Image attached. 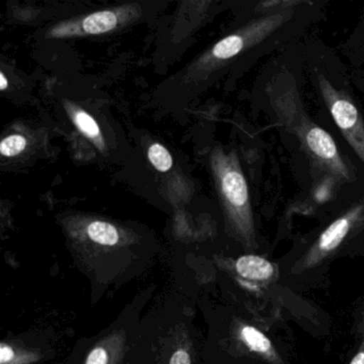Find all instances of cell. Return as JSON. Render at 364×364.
<instances>
[{"mask_svg":"<svg viewBox=\"0 0 364 364\" xmlns=\"http://www.w3.org/2000/svg\"><path fill=\"white\" fill-rule=\"evenodd\" d=\"M8 88V80L5 74L0 73V90L5 91Z\"/></svg>","mask_w":364,"mask_h":364,"instance_id":"5bb4252c","label":"cell"},{"mask_svg":"<svg viewBox=\"0 0 364 364\" xmlns=\"http://www.w3.org/2000/svg\"><path fill=\"white\" fill-rule=\"evenodd\" d=\"M268 104L281 127L299 142L312 168L336 183L355 180L350 166L341 154L333 138L308 116L289 72L272 76L265 89Z\"/></svg>","mask_w":364,"mask_h":364,"instance_id":"6da1fadb","label":"cell"},{"mask_svg":"<svg viewBox=\"0 0 364 364\" xmlns=\"http://www.w3.org/2000/svg\"><path fill=\"white\" fill-rule=\"evenodd\" d=\"M236 272L249 280H267L274 274V267L267 259L257 255H244L236 261Z\"/></svg>","mask_w":364,"mask_h":364,"instance_id":"ba28073f","label":"cell"},{"mask_svg":"<svg viewBox=\"0 0 364 364\" xmlns=\"http://www.w3.org/2000/svg\"><path fill=\"white\" fill-rule=\"evenodd\" d=\"M144 364H201L188 314L168 312L149 321Z\"/></svg>","mask_w":364,"mask_h":364,"instance_id":"277c9868","label":"cell"},{"mask_svg":"<svg viewBox=\"0 0 364 364\" xmlns=\"http://www.w3.org/2000/svg\"><path fill=\"white\" fill-rule=\"evenodd\" d=\"M317 88L347 144L364 165V119L349 95L336 88L323 73H317Z\"/></svg>","mask_w":364,"mask_h":364,"instance_id":"8992f818","label":"cell"},{"mask_svg":"<svg viewBox=\"0 0 364 364\" xmlns=\"http://www.w3.org/2000/svg\"><path fill=\"white\" fill-rule=\"evenodd\" d=\"M73 242L75 266L90 281L92 301L148 267L146 259L132 250L134 242L124 240L120 229L107 221H90L73 235Z\"/></svg>","mask_w":364,"mask_h":364,"instance_id":"7a4b0ae2","label":"cell"},{"mask_svg":"<svg viewBox=\"0 0 364 364\" xmlns=\"http://www.w3.org/2000/svg\"><path fill=\"white\" fill-rule=\"evenodd\" d=\"M42 353L14 341H4L0 345V364H27L39 361Z\"/></svg>","mask_w":364,"mask_h":364,"instance_id":"30bf717a","label":"cell"},{"mask_svg":"<svg viewBox=\"0 0 364 364\" xmlns=\"http://www.w3.org/2000/svg\"><path fill=\"white\" fill-rule=\"evenodd\" d=\"M148 157L150 163L155 169L161 172H167L173 166V159L169 151L159 144H154L148 151Z\"/></svg>","mask_w":364,"mask_h":364,"instance_id":"7c38bea8","label":"cell"},{"mask_svg":"<svg viewBox=\"0 0 364 364\" xmlns=\"http://www.w3.org/2000/svg\"><path fill=\"white\" fill-rule=\"evenodd\" d=\"M350 364H364V353H359L355 358Z\"/></svg>","mask_w":364,"mask_h":364,"instance_id":"9a60e30c","label":"cell"},{"mask_svg":"<svg viewBox=\"0 0 364 364\" xmlns=\"http://www.w3.org/2000/svg\"><path fill=\"white\" fill-rule=\"evenodd\" d=\"M119 16L117 12L106 10V11L95 12L85 18L78 26L69 23L68 25H61L52 31V37H65L77 33L86 35H102L114 31L118 26Z\"/></svg>","mask_w":364,"mask_h":364,"instance_id":"52a82bcc","label":"cell"},{"mask_svg":"<svg viewBox=\"0 0 364 364\" xmlns=\"http://www.w3.org/2000/svg\"><path fill=\"white\" fill-rule=\"evenodd\" d=\"M149 296L136 298L109 327L76 347L65 364H144L149 321L140 311Z\"/></svg>","mask_w":364,"mask_h":364,"instance_id":"3957f363","label":"cell"},{"mask_svg":"<svg viewBox=\"0 0 364 364\" xmlns=\"http://www.w3.org/2000/svg\"><path fill=\"white\" fill-rule=\"evenodd\" d=\"M240 336L245 344L251 349V350L257 351V353H266L269 350L272 344L270 341L264 336L262 332L250 326H245L240 331Z\"/></svg>","mask_w":364,"mask_h":364,"instance_id":"8fae6325","label":"cell"},{"mask_svg":"<svg viewBox=\"0 0 364 364\" xmlns=\"http://www.w3.org/2000/svg\"><path fill=\"white\" fill-rule=\"evenodd\" d=\"M26 146L27 140L23 136H8L0 144V153L5 157L16 156L26 149Z\"/></svg>","mask_w":364,"mask_h":364,"instance_id":"4fadbf2b","label":"cell"},{"mask_svg":"<svg viewBox=\"0 0 364 364\" xmlns=\"http://www.w3.org/2000/svg\"><path fill=\"white\" fill-rule=\"evenodd\" d=\"M65 107H67L68 112H69L70 116H71L72 121H73L76 127H77L86 137H88L91 141L95 142V146H97L100 150L103 151L105 141H104L101 129H100L97 121H95L88 112H85V110L77 107V106L72 105V104H69V105L65 104Z\"/></svg>","mask_w":364,"mask_h":364,"instance_id":"9c48e42d","label":"cell"},{"mask_svg":"<svg viewBox=\"0 0 364 364\" xmlns=\"http://www.w3.org/2000/svg\"><path fill=\"white\" fill-rule=\"evenodd\" d=\"M212 167L223 208L234 228L242 233L252 228V210L248 185L235 153L217 149L212 154Z\"/></svg>","mask_w":364,"mask_h":364,"instance_id":"5b68a950","label":"cell"}]
</instances>
